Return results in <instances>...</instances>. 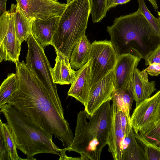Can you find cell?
<instances>
[{"label":"cell","mask_w":160,"mask_h":160,"mask_svg":"<svg viewBox=\"0 0 160 160\" xmlns=\"http://www.w3.org/2000/svg\"><path fill=\"white\" fill-rule=\"evenodd\" d=\"M15 64L19 87L7 103L16 108L41 129L54 136L65 148L69 147L74 136L64 118L58 92L45 89L24 61H18Z\"/></svg>","instance_id":"6da1fadb"},{"label":"cell","mask_w":160,"mask_h":160,"mask_svg":"<svg viewBox=\"0 0 160 160\" xmlns=\"http://www.w3.org/2000/svg\"><path fill=\"white\" fill-rule=\"evenodd\" d=\"M107 31L117 56L130 54L144 59L160 45V36L138 9L117 17Z\"/></svg>","instance_id":"7a4b0ae2"},{"label":"cell","mask_w":160,"mask_h":160,"mask_svg":"<svg viewBox=\"0 0 160 160\" xmlns=\"http://www.w3.org/2000/svg\"><path fill=\"white\" fill-rule=\"evenodd\" d=\"M108 100L92 115L84 111L77 113L73 142L67 151L80 155L82 160H99L103 149L107 144L112 126V113Z\"/></svg>","instance_id":"3957f363"},{"label":"cell","mask_w":160,"mask_h":160,"mask_svg":"<svg viewBox=\"0 0 160 160\" xmlns=\"http://www.w3.org/2000/svg\"><path fill=\"white\" fill-rule=\"evenodd\" d=\"M14 137L17 148L27 156L35 160L34 156L49 153L59 156L62 149L53 142L51 135L33 123L14 106L8 103L0 106Z\"/></svg>","instance_id":"277c9868"},{"label":"cell","mask_w":160,"mask_h":160,"mask_svg":"<svg viewBox=\"0 0 160 160\" xmlns=\"http://www.w3.org/2000/svg\"><path fill=\"white\" fill-rule=\"evenodd\" d=\"M90 14V0H73L67 4L52 41L56 53L63 54L70 59L75 45L85 35Z\"/></svg>","instance_id":"5b68a950"},{"label":"cell","mask_w":160,"mask_h":160,"mask_svg":"<svg viewBox=\"0 0 160 160\" xmlns=\"http://www.w3.org/2000/svg\"><path fill=\"white\" fill-rule=\"evenodd\" d=\"M26 41L28 47L26 58L27 66L45 89L50 91L58 92L51 74L52 68L45 54L44 47L32 33Z\"/></svg>","instance_id":"8992f818"},{"label":"cell","mask_w":160,"mask_h":160,"mask_svg":"<svg viewBox=\"0 0 160 160\" xmlns=\"http://www.w3.org/2000/svg\"><path fill=\"white\" fill-rule=\"evenodd\" d=\"M117 57L110 40L95 41L91 43L88 55V61H92L90 88L114 69Z\"/></svg>","instance_id":"52a82bcc"},{"label":"cell","mask_w":160,"mask_h":160,"mask_svg":"<svg viewBox=\"0 0 160 160\" xmlns=\"http://www.w3.org/2000/svg\"><path fill=\"white\" fill-rule=\"evenodd\" d=\"M21 43L16 36L13 13L7 11L0 18V62L19 61Z\"/></svg>","instance_id":"ba28073f"},{"label":"cell","mask_w":160,"mask_h":160,"mask_svg":"<svg viewBox=\"0 0 160 160\" xmlns=\"http://www.w3.org/2000/svg\"><path fill=\"white\" fill-rule=\"evenodd\" d=\"M27 18L32 22L61 16L67 4L52 0H15Z\"/></svg>","instance_id":"9c48e42d"},{"label":"cell","mask_w":160,"mask_h":160,"mask_svg":"<svg viewBox=\"0 0 160 160\" xmlns=\"http://www.w3.org/2000/svg\"><path fill=\"white\" fill-rule=\"evenodd\" d=\"M114 69L91 88L84 111L92 115L105 102L111 100L115 90Z\"/></svg>","instance_id":"30bf717a"},{"label":"cell","mask_w":160,"mask_h":160,"mask_svg":"<svg viewBox=\"0 0 160 160\" xmlns=\"http://www.w3.org/2000/svg\"><path fill=\"white\" fill-rule=\"evenodd\" d=\"M160 101V90L136 106L130 118L135 133L142 131L151 122Z\"/></svg>","instance_id":"8fae6325"},{"label":"cell","mask_w":160,"mask_h":160,"mask_svg":"<svg viewBox=\"0 0 160 160\" xmlns=\"http://www.w3.org/2000/svg\"><path fill=\"white\" fill-rule=\"evenodd\" d=\"M91 65L92 61L90 59L76 71L75 78L68 92V96L75 98L84 106L90 89Z\"/></svg>","instance_id":"7c38bea8"},{"label":"cell","mask_w":160,"mask_h":160,"mask_svg":"<svg viewBox=\"0 0 160 160\" xmlns=\"http://www.w3.org/2000/svg\"><path fill=\"white\" fill-rule=\"evenodd\" d=\"M141 59L130 54L117 56L114 68L115 90L121 88L132 80L134 71Z\"/></svg>","instance_id":"4fadbf2b"},{"label":"cell","mask_w":160,"mask_h":160,"mask_svg":"<svg viewBox=\"0 0 160 160\" xmlns=\"http://www.w3.org/2000/svg\"><path fill=\"white\" fill-rule=\"evenodd\" d=\"M61 16L32 21L31 33L43 47L52 45L53 37L58 28Z\"/></svg>","instance_id":"5bb4252c"},{"label":"cell","mask_w":160,"mask_h":160,"mask_svg":"<svg viewBox=\"0 0 160 160\" xmlns=\"http://www.w3.org/2000/svg\"><path fill=\"white\" fill-rule=\"evenodd\" d=\"M111 105L112 113L111 128L108 143V151L112 154L114 160H122L123 145L126 137L117 114L115 103Z\"/></svg>","instance_id":"9a60e30c"},{"label":"cell","mask_w":160,"mask_h":160,"mask_svg":"<svg viewBox=\"0 0 160 160\" xmlns=\"http://www.w3.org/2000/svg\"><path fill=\"white\" fill-rule=\"evenodd\" d=\"M155 81L149 82L148 73L144 70L140 71L137 68L134 71L132 82V90L136 107L151 97L156 90Z\"/></svg>","instance_id":"2e32d148"},{"label":"cell","mask_w":160,"mask_h":160,"mask_svg":"<svg viewBox=\"0 0 160 160\" xmlns=\"http://www.w3.org/2000/svg\"><path fill=\"white\" fill-rule=\"evenodd\" d=\"M56 53L55 65L51 71L53 82L62 85L71 84L75 78L76 71L71 67L70 59L63 54Z\"/></svg>","instance_id":"e0dca14e"},{"label":"cell","mask_w":160,"mask_h":160,"mask_svg":"<svg viewBox=\"0 0 160 160\" xmlns=\"http://www.w3.org/2000/svg\"><path fill=\"white\" fill-rule=\"evenodd\" d=\"M132 80L121 88L115 90L112 99L115 104L117 110L123 112L130 122V112L134 100L132 90Z\"/></svg>","instance_id":"ac0fdd59"},{"label":"cell","mask_w":160,"mask_h":160,"mask_svg":"<svg viewBox=\"0 0 160 160\" xmlns=\"http://www.w3.org/2000/svg\"><path fill=\"white\" fill-rule=\"evenodd\" d=\"M10 10L13 15L14 28L18 38L21 43L26 41L31 33L32 22L27 18L17 4H12Z\"/></svg>","instance_id":"d6986e66"},{"label":"cell","mask_w":160,"mask_h":160,"mask_svg":"<svg viewBox=\"0 0 160 160\" xmlns=\"http://www.w3.org/2000/svg\"><path fill=\"white\" fill-rule=\"evenodd\" d=\"M91 43L84 35L77 42L72 52L70 62L72 68L78 70L88 62V55Z\"/></svg>","instance_id":"ffe728a7"},{"label":"cell","mask_w":160,"mask_h":160,"mask_svg":"<svg viewBox=\"0 0 160 160\" xmlns=\"http://www.w3.org/2000/svg\"><path fill=\"white\" fill-rule=\"evenodd\" d=\"M122 160H146L144 151L138 144L132 128L124 140Z\"/></svg>","instance_id":"44dd1931"},{"label":"cell","mask_w":160,"mask_h":160,"mask_svg":"<svg viewBox=\"0 0 160 160\" xmlns=\"http://www.w3.org/2000/svg\"><path fill=\"white\" fill-rule=\"evenodd\" d=\"M0 136L3 140L9 160H26L18 156L17 146L12 132L8 124L2 122L0 119Z\"/></svg>","instance_id":"7402d4cb"},{"label":"cell","mask_w":160,"mask_h":160,"mask_svg":"<svg viewBox=\"0 0 160 160\" xmlns=\"http://www.w3.org/2000/svg\"><path fill=\"white\" fill-rule=\"evenodd\" d=\"M19 80L17 73L8 74L0 87V106L7 103L11 96L18 90Z\"/></svg>","instance_id":"603a6c76"},{"label":"cell","mask_w":160,"mask_h":160,"mask_svg":"<svg viewBox=\"0 0 160 160\" xmlns=\"http://www.w3.org/2000/svg\"><path fill=\"white\" fill-rule=\"evenodd\" d=\"M134 135L144 151L146 160H160L159 146L150 142L141 134L134 133Z\"/></svg>","instance_id":"cb8c5ba5"},{"label":"cell","mask_w":160,"mask_h":160,"mask_svg":"<svg viewBox=\"0 0 160 160\" xmlns=\"http://www.w3.org/2000/svg\"><path fill=\"white\" fill-rule=\"evenodd\" d=\"M90 2L93 22H100L105 17L108 11L107 0H90Z\"/></svg>","instance_id":"d4e9b609"},{"label":"cell","mask_w":160,"mask_h":160,"mask_svg":"<svg viewBox=\"0 0 160 160\" xmlns=\"http://www.w3.org/2000/svg\"><path fill=\"white\" fill-rule=\"evenodd\" d=\"M138 3V9L146 19L153 29L160 36V20L155 17L149 11L144 0H137Z\"/></svg>","instance_id":"484cf974"},{"label":"cell","mask_w":160,"mask_h":160,"mask_svg":"<svg viewBox=\"0 0 160 160\" xmlns=\"http://www.w3.org/2000/svg\"><path fill=\"white\" fill-rule=\"evenodd\" d=\"M142 135L150 142L159 146L160 144V122L150 128Z\"/></svg>","instance_id":"4316f807"},{"label":"cell","mask_w":160,"mask_h":160,"mask_svg":"<svg viewBox=\"0 0 160 160\" xmlns=\"http://www.w3.org/2000/svg\"><path fill=\"white\" fill-rule=\"evenodd\" d=\"M117 114L126 136L129 134L132 127L126 114L122 111L117 110Z\"/></svg>","instance_id":"83f0119b"},{"label":"cell","mask_w":160,"mask_h":160,"mask_svg":"<svg viewBox=\"0 0 160 160\" xmlns=\"http://www.w3.org/2000/svg\"><path fill=\"white\" fill-rule=\"evenodd\" d=\"M145 65H149L153 62L160 63V45L145 58Z\"/></svg>","instance_id":"f1b7e54d"},{"label":"cell","mask_w":160,"mask_h":160,"mask_svg":"<svg viewBox=\"0 0 160 160\" xmlns=\"http://www.w3.org/2000/svg\"><path fill=\"white\" fill-rule=\"evenodd\" d=\"M159 122H160V101L151 122L146 128L139 133L143 135L148 129Z\"/></svg>","instance_id":"f546056e"},{"label":"cell","mask_w":160,"mask_h":160,"mask_svg":"<svg viewBox=\"0 0 160 160\" xmlns=\"http://www.w3.org/2000/svg\"><path fill=\"white\" fill-rule=\"evenodd\" d=\"M144 70L151 76H158L160 74V63L153 62Z\"/></svg>","instance_id":"4dcf8cb0"},{"label":"cell","mask_w":160,"mask_h":160,"mask_svg":"<svg viewBox=\"0 0 160 160\" xmlns=\"http://www.w3.org/2000/svg\"><path fill=\"white\" fill-rule=\"evenodd\" d=\"M0 160H9V156L7 153L3 139L1 136H0Z\"/></svg>","instance_id":"1f68e13d"},{"label":"cell","mask_w":160,"mask_h":160,"mask_svg":"<svg viewBox=\"0 0 160 160\" xmlns=\"http://www.w3.org/2000/svg\"><path fill=\"white\" fill-rule=\"evenodd\" d=\"M131 0H107L108 10L111 8L119 5L126 3Z\"/></svg>","instance_id":"d6a6232c"},{"label":"cell","mask_w":160,"mask_h":160,"mask_svg":"<svg viewBox=\"0 0 160 160\" xmlns=\"http://www.w3.org/2000/svg\"><path fill=\"white\" fill-rule=\"evenodd\" d=\"M67 150L65 148L62 149V150L60 155L59 156V160H81L80 157L73 158L68 157L66 154Z\"/></svg>","instance_id":"836d02e7"},{"label":"cell","mask_w":160,"mask_h":160,"mask_svg":"<svg viewBox=\"0 0 160 160\" xmlns=\"http://www.w3.org/2000/svg\"><path fill=\"white\" fill-rule=\"evenodd\" d=\"M7 0H0V15L7 11L6 9V4Z\"/></svg>","instance_id":"e575fe53"},{"label":"cell","mask_w":160,"mask_h":160,"mask_svg":"<svg viewBox=\"0 0 160 160\" xmlns=\"http://www.w3.org/2000/svg\"><path fill=\"white\" fill-rule=\"evenodd\" d=\"M152 5L155 11L158 9V7L156 0H148Z\"/></svg>","instance_id":"d590c367"},{"label":"cell","mask_w":160,"mask_h":160,"mask_svg":"<svg viewBox=\"0 0 160 160\" xmlns=\"http://www.w3.org/2000/svg\"><path fill=\"white\" fill-rule=\"evenodd\" d=\"M73 0H67V4H68Z\"/></svg>","instance_id":"8d00e7d4"},{"label":"cell","mask_w":160,"mask_h":160,"mask_svg":"<svg viewBox=\"0 0 160 160\" xmlns=\"http://www.w3.org/2000/svg\"><path fill=\"white\" fill-rule=\"evenodd\" d=\"M158 15L159 16V18H158L160 20V12H159V11H158Z\"/></svg>","instance_id":"74e56055"},{"label":"cell","mask_w":160,"mask_h":160,"mask_svg":"<svg viewBox=\"0 0 160 160\" xmlns=\"http://www.w3.org/2000/svg\"><path fill=\"white\" fill-rule=\"evenodd\" d=\"M53 1H55V2H57L58 0H52Z\"/></svg>","instance_id":"f35d334b"},{"label":"cell","mask_w":160,"mask_h":160,"mask_svg":"<svg viewBox=\"0 0 160 160\" xmlns=\"http://www.w3.org/2000/svg\"><path fill=\"white\" fill-rule=\"evenodd\" d=\"M159 146L160 147V144L158 146Z\"/></svg>","instance_id":"ab89813d"}]
</instances>
